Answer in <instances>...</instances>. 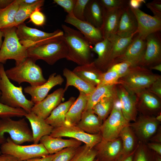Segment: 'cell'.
<instances>
[{
    "label": "cell",
    "mask_w": 161,
    "mask_h": 161,
    "mask_svg": "<svg viewBox=\"0 0 161 161\" xmlns=\"http://www.w3.org/2000/svg\"><path fill=\"white\" fill-rule=\"evenodd\" d=\"M16 27L20 43L27 48L41 42L64 35L63 31L61 30L47 32L27 26L24 23Z\"/></svg>",
    "instance_id": "11"
},
{
    "label": "cell",
    "mask_w": 161,
    "mask_h": 161,
    "mask_svg": "<svg viewBox=\"0 0 161 161\" xmlns=\"http://www.w3.org/2000/svg\"><path fill=\"white\" fill-rule=\"evenodd\" d=\"M119 104L117 100L109 116L103 121L100 131L103 140H110L119 137L122 129L129 124L124 118Z\"/></svg>",
    "instance_id": "9"
},
{
    "label": "cell",
    "mask_w": 161,
    "mask_h": 161,
    "mask_svg": "<svg viewBox=\"0 0 161 161\" xmlns=\"http://www.w3.org/2000/svg\"><path fill=\"white\" fill-rule=\"evenodd\" d=\"M155 154H152L140 142L137 146L133 161H154Z\"/></svg>",
    "instance_id": "40"
},
{
    "label": "cell",
    "mask_w": 161,
    "mask_h": 161,
    "mask_svg": "<svg viewBox=\"0 0 161 161\" xmlns=\"http://www.w3.org/2000/svg\"><path fill=\"white\" fill-rule=\"evenodd\" d=\"M16 30V27H13L1 30L4 40L0 49V63L3 64L8 60L13 59L17 65L28 57L27 48L20 43Z\"/></svg>",
    "instance_id": "5"
},
{
    "label": "cell",
    "mask_w": 161,
    "mask_h": 161,
    "mask_svg": "<svg viewBox=\"0 0 161 161\" xmlns=\"http://www.w3.org/2000/svg\"><path fill=\"white\" fill-rule=\"evenodd\" d=\"M65 92L63 88L56 89L41 101L34 104L31 112L45 120L63 100Z\"/></svg>",
    "instance_id": "17"
},
{
    "label": "cell",
    "mask_w": 161,
    "mask_h": 161,
    "mask_svg": "<svg viewBox=\"0 0 161 161\" xmlns=\"http://www.w3.org/2000/svg\"><path fill=\"white\" fill-rule=\"evenodd\" d=\"M119 137L123 145V154H129L136 148V135L129 125L125 127L121 131Z\"/></svg>",
    "instance_id": "37"
},
{
    "label": "cell",
    "mask_w": 161,
    "mask_h": 161,
    "mask_svg": "<svg viewBox=\"0 0 161 161\" xmlns=\"http://www.w3.org/2000/svg\"><path fill=\"white\" fill-rule=\"evenodd\" d=\"M20 6L30 5L36 2L38 0H18Z\"/></svg>",
    "instance_id": "56"
},
{
    "label": "cell",
    "mask_w": 161,
    "mask_h": 161,
    "mask_svg": "<svg viewBox=\"0 0 161 161\" xmlns=\"http://www.w3.org/2000/svg\"><path fill=\"white\" fill-rule=\"evenodd\" d=\"M0 102L10 107L22 109L27 113L31 112L34 105L27 99L21 86L14 85L7 77L3 64L0 63Z\"/></svg>",
    "instance_id": "3"
},
{
    "label": "cell",
    "mask_w": 161,
    "mask_h": 161,
    "mask_svg": "<svg viewBox=\"0 0 161 161\" xmlns=\"http://www.w3.org/2000/svg\"><path fill=\"white\" fill-rule=\"evenodd\" d=\"M94 161H99L97 159H95Z\"/></svg>",
    "instance_id": "63"
},
{
    "label": "cell",
    "mask_w": 161,
    "mask_h": 161,
    "mask_svg": "<svg viewBox=\"0 0 161 161\" xmlns=\"http://www.w3.org/2000/svg\"><path fill=\"white\" fill-rule=\"evenodd\" d=\"M30 123L34 144H38L43 136L50 135L54 127L48 124L45 120L34 113H27L25 116Z\"/></svg>",
    "instance_id": "27"
},
{
    "label": "cell",
    "mask_w": 161,
    "mask_h": 161,
    "mask_svg": "<svg viewBox=\"0 0 161 161\" xmlns=\"http://www.w3.org/2000/svg\"><path fill=\"white\" fill-rule=\"evenodd\" d=\"M130 8L136 19L137 34L141 37L145 39L149 35L161 31V18L148 14L139 8Z\"/></svg>",
    "instance_id": "14"
},
{
    "label": "cell",
    "mask_w": 161,
    "mask_h": 161,
    "mask_svg": "<svg viewBox=\"0 0 161 161\" xmlns=\"http://www.w3.org/2000/svg\"><path fill=\"white\" fill-rule=\"evenodd\" d=\"M94 148L96 159L99 161H116L122 154L123 145L120 138L110 140H102Z\"/></svg>",
    "instance_id": "15"
},
{
    "label": "cell",
    "mask_w": 161,
    "mask_h": 161,
    "mask_svg": "<svg viewBox=\"0 0 161 161\" xmlns=\"http://www.w3.org/2000/svg\"><path fill=\"white\" fill-rule=\"evenodd\" d=\"M78 147H69L63 149L58 152L53 161H71Z\"/></svg>",
    "instance_id": "44"
},
{
    "label": "cell",
    "mask_w": 161,
    "mask_h": 161,
    "mask_svg": "<svg viewBox=\"0 0 161 161\" xmlns=\"http://www.w3.org/2000/svg\"><path fill=\"white\" fill-rule=\"evenodd\" d=\"M154 161H161V156L155 153Z\"/></svg>",
    "instance_id": "60"
},
{
    "label": "cell",
    "mask_w": 161,
    "mask_h": 161,
    "mask_svg": "<svg viewBox=\"0 0 161 161\" xmlns=\"http://www.w3.org/2000/svg\"><path fill=\"white\" fill-rule=\"evenodd\" d=\"M148 69L151 70H155L161 72V63L149 67Z\"/></svg>",
    "instance_id": "59"
},
{
    "label": "cell",
    "mask_w": 161,
    "mask_h": 161,
    "mask_svg": "<svg viewBox=\"0 0 161 161\" xmlns=\"http://www.w3.org/2000/svg\"><path fill=\"white\" fill-rule=\"evenodd\" d=\"M39 142L43 145L49 154L56 153L67 147H78L82 144L81 141L74 139H65L61 137H52L50 135L43 136Z\"/></svg>",
    "instance_id": "25"
},
{
    "label": "cell",
    "mask_w": 161,
    "mask_h": 161,
    "mask_svg": "<svg viewBox=\"0 0 161 161\" xmlns=\"http://www.w3.org/2000/svg\"><path fill=\"white\" fill-rule=\"evenodd\" d=\"M72 71L83 80L95 87L100 84L104 72L97 68L93 61L87 64L78 65Z\"/></svg>",
    "instance_id": "26"
},
{
    "label": "cell",
    "mask_w": 161,
    "mask_h": 161,
    "mask_svg": "<svg viewBox=\"0 0 161 161\" xmlns=\"http://www.w3.org/2000/svg\"><path fill=\"white\" fill-rule=\"evenodd\" d=\"M64 81L61 75L54 73L49 76L47 81L44 84L37 86H27L24 88V92L31 96V100L35 104L45 98L52 88L61 85Z\"/></svg>",
    "instance_id": "19"
},
{
    "label": "cell",
    "mask_w": 161,
    "mask_h": 161,
    "mask_svg": "<svg viewBox=\"0 0 161 161\" xmlns=\"http://www.w3.org/2000/svg\"><path fill=\"white\" fill-rule=\"evenodd\" d=\"M145 5L152 12L154 16L161 18V0H154L146 3Z\"/></svg>",
    "instance_id": "49"
},
{
    "label": "cell",
    "mask_w": 161,
    "mask_h": 161,
    "mask_svg": "<svg viewBox=\"0 0 161 161\" xmlns=\"http://www.w3.org/2000/svg\"><path fill=\"white\" fill-rule=\"evenodd\" d=\"M111 44L110 40L103 39L92 48V51L97 55V58L93 61L95 66L103 72L106 71V66Z\"/></svg>",
    "instance_id": "34"
},
{
    "label": "cell",
    "mask_w": 161,
    "mask_h": 161,
    "mask_svg": "<svg viewBox=\"0 0 161 161\" xmlns=\"http://www.w3.org/2000/svg\"><path fill=\"white\" fill-rule=\"evenodd\" d=\"M150 149L153 150L155 153L161 155V144L159 143H150L148 144Z\"/></svg>",
    "instance_id": "53"
},
{
    "label": "cell",
    "mask_w": 161,
    "mask_h": 161,
    "mask_svg": "<svg viewBox=\"0 0 161 161\" xmlns=\"http://www.w3.org/2000/svg\"><path fill=\"white\" fill-rule=\"evenodd\" d=\"M117 100V96L104 97L93 106L92 110L100 119L104 121L110 114Z\"/></svg>",
    "instance_id": "36"
},
{
    "label": "cell",
    "mask_w": 161,
    "mask_h": 161,
    "mask_svg": "<svg viewBox=\"0 0 161 161\" xmlns=\"http://www.w3.org/2000/svg\"><path fill=\"white\" fill-rule=\"evenodd\" d=\"M50 135L54 137H65L74 139L84 143L91 148H94L102 140L100 133L89 134L76 126L67 124L54 128Z\"/></svg>",
    "instance_id": "10"
},
{
    "label": "cell",
    "mask_w": 161,
    "mask_h": 161,
    "mask_svg": "<svg viewBox=\"0 0 161 161\" xmlns=\"http://www.w3.org/2000/svg\"><path fill=\"white\" fill-rule=\"evenodd\" d=\"M116 85L96 87L88 95L86 106L85 110L92 109L96 104L104 97L117 96Z\"/></svg>",
    "instance_id": "33"
},
{
    "label": "cell",
    "mask_w": 161,
    "mask_h": 161,
    "mask_svg": "<svg viewBox=\"0 0 161 161\" xmlns=\"http://www.w3.org/2000/svg\"><path fill=\"white\" fill-rule=\"evenodd\" d=\"M136 149V148L133 152L129 154H122L116 161H133L134 154Z\"/></svg>",
    "instance_id": "54"
},
{
    "label": "cell",
    "mask_w": 161,
    "mask_h": 161,
    "mask_svg": "<svg viewBox=\"0 0 161 161\" xmlns=\"http://www.w3.org/2000/svg\"><path fill=\"white\" fill-rule=\"evenodd\" d=\"M63 75L66 79V83L64 89L65 92L68 87L73 86L77 89L79 92L89 95L96 87L83 80L75 75L72 71L67 68L64 69Z\"/></svg>",
    "instance_id": "32"
},
{
    "label": "cell",
    "mask_w": 161,
    "mask_h": 161,
    "mask_svg": "<svg viewBox=\"0 0 161 161\" xmlns=\"http://www.w3.org/2000/svg\"><path fill=\"white\" fill-rule=\"evenodd\" d=\"M156 120L158 122L161 121V113L158 114L156 117H155Z\"/></svg>",
    "instance_id": "62"
},
{
    "label": "cell",
    "mask_w": 161,
    "mask_h": 161,
    "mask_svg": "<svg viewBox=\"0 0 161 161\" xmlns=\"http://www.w3.org/2000/svg\"><path fill=\"white\" fill-rule=\"evenodd\" d=\"M76 1V0H54L53 2L62 7L67 14L72 15Z\"/></svg>",
    "instance_id": "48"
},
{
    "label": "cell",
    "mask_w": 161,
    "mask_h": 161,
    "mask_svg": "<svg viewBox=\"0 0 161 161\" xmlns=\"http://www.w3.org/2000/svg\"><path fill=\"white\" fill-rule=\"evenodd\" d=\"M1 95V92L0 91V96Z\"/></svg>",
    "instance_id": "64"
},
{
    "label": "cell",
    "mask_w": 161,
    "mask_h": 161,
    "mask_svg": "<svg viewBox=\"0 0 161 161\" xmlns=\"http://www.w3.org/2000/svg\"><path fill=\"white\" fill-rule=\"evenodd\" d=\"M0 161H18L14 157L7 154L0 155Z\"/></svg>",
    "instance_id": "55"
},
{
    "label": "cell",
    "mask_w": 161,
    "mask_h": 161,
    "mask_svg": "<svg viewBox=\"0 0 161 161\" xmlns=\"http://www.w3.org/2000/svg\"><path fill=\"white\" fill-rule=\"evenodd\" d=\"M136 17L129 5L124 9L120 18L115 34L121 37H127L137 32Z\"/></svg>",
    "instance_id": "24"
},
{
    "label": "cell",
    "mask_w": 161,
    "mask_h": 161,
    "mask_svg": "<svg viewBox=\"0 0 161 161\" xmlns=\"http://www.w3.org/2000/svg\"><path fill=\"white\" fill-rule=\"evenodd\" d=\"M131 66L129 63L122 61L113 64L107 70L116 72L120 78L124 77L128 73Z\"/></svg>",
    "instance_id": "45"
},
{
    "label": "cell",
    "mask_w": 161,
    "mask_h": 161,
    "mask_svg": "<svg viewBox=\"0 0 161 161\" xmlns=\"http://www.w3.org/2000/svg\"><path fill=\"white\" fill-rule=\"evenodd\" d=\"M103 9L111 10L125 7L129 5L128 0H99Z\"/></svg>",
    "instance_id": "43"
},
{
    "label": "cell",
    "mask_w": 161,
    "mask_h": 161,
    "mask_svg": "<svg viewBox=\"0 0 161 161\" xmlns=\"http://www.w3.org/2000/svg\"><path fill=\"white\" fill-rule=\"evenodd\" d=\"M44 0H38L36 2L31 5L20 6L15 16L13 27H16L24 23L25 20L30 17L36 9L41 8L44 5Z\"/></svg>",
    "instance_id": "38"
},
{
    "label": "cell",
    "mask_w": 161,
    "mask_h": 161,
    "mask_svg": "<svg viewBox=\"0 0 161 161\" xmlns=\"http://www.w3.org/2000/svg\"><path fill=\"white\" fill-rule=\"evenodd\" d=\"M127 6L111 10L103 9V18L100 29L103 39H109L115 34L121 15Z\"/></svg>",
    "instance_id": "23"
},
{
    "label": "cell",
    "mask_w": 161,
    "mask_h": 161,
    "mask_svg": "<svg viewBox=\"0 0 161 161\" xmlns=\"http://www.w3.org/2000/svg\"><path fill=\"white\" fill-rule=\"evenodd\" d=\"M89 0H76L74 6L72 15L77 19L85 21L84 12L86 5Z\"/></svg>",
    "instance_id": "46"
},
{
    "label": "cell",
    "mask_w": 161,
    "mask_h": 161,
    "mask_svg": "<svg viewBox=\"0 0 161 161\" xmlns=\"http://www.w3.org/2000/svg\"><path fill=\"white\" fill-rule=\"evenodd\" d=\"M63 37L68 53L66 59L78 65L89 64L91 61V45L79 31L63 24Z\"/></svg>",
    "instance_id": "1"
},
{
    "label": "cell",
    "mask_w": 161,
    "mask_h": 161,
    "mask_svg": "<svg viewBox=\"0 0 161 161\" xmlns=\"http://www.w3.org/2000/svg\"><path fill=\"white\" fill-rule=\"evenodd\" d=\"M146 3L145 0H129V5L130 7L134 9H138L143 4Z\"/></svg>",
    "instance_id": "52"
},
{
    "label": "cell",
    "mask_w": 161,
    "mask_h": 161,
    "mask_svg": "<svg viewBox=\"0 0 161 161\" xmlns=\"http://www.w3.org/2000/svg\"><path fill=\"white\" fill-rule=\"evenodd\" d=\"M120 78L116 72L107 70L103 73L100 83L98 86L117 85Z\"/></svg>",
    "instance_id": "42"
},
{
    "label": "cell",
    "mask_w": 161,
    "mask_h": 161,
    "mask_svg": "<svg viewBox=\"0 0 161 161\" xmlns=\"http://www.w3.org/2000/svg\"><path fill=\"white\" fill-rule=\"evenodd\" d=\"M104 9L99 0H89L84 12L85 21L100 29L103 22Z\"/></svg>",
    "instance_id": "31"
},
{
    "label": "cell",
    "mask_w": 161,
    "mask_h": 161,
    "mask_svg": "<svg viewBox=\"0 0 161 161\" xmlns=\"http://www.w3.org/2000/svg\"><path fill=\"white\" fill-rule=\"evenodd\" d=\"M137 110L143 115H151L159 112L161 109V99L146 89L134 95Z\"/></svg>",
    "instance_id": "20"
},
{
    "label": "cell",
    "mask_w": 161,
    "mask_h": 161,
    "mask_svg": "<svg viewBox=\"0 0 161 161\" xmlns=\"http://www.w3.org/2000/svg\"><path fill=\"white\" fill-rule=\"evenodd\" d=\"M0 150L2 154L12 156L18 161L43 157L49 154L43 145L40 143L21 145L15 143L9 137L1 145Z\"/></svg>",
    "instance_id": "8"
},
{
    "label": "cell",
    "mask_w": 161,
    "mask_h": 161,
    "mask_svg": "<svg viewBox=\"0 0 161 161\" xmlns=\"http://www.w3.org/2000/svg\"><path fill=\"white\" fill-rule=\"evenodd\" d=\"M160 76L146 68L139 66H131L128 73L119 79L118 84L134 95L148 88Z\"/></svg>",
    "instance_id": "7"
},
{
    "label": "cell",
    "mask_w": 161,
    "mask_h": 161,
    "mask_svg": "<svg viewBox=\"0 0 161 161\" xmlns=\"http://www.w3.org/2000/svg\"><path fill=\"white\" fill-rule=\"evenodd\" d=\"M137 33V32L127 37H121L115 34L108 39L111 42V44L105 72L112 65L114 61L124 53Z\"/></svg>",
    "instance_id": "22"
},
{
    "label": "cell",
    "mask_w": 161,
    "mask_h": 161,
    "mask_svg": "<svg viewBox=\"0 0 161 161\" xmlns=\"http://www.w3.org/2000/svg\"><path fill=\"white\" fill-rule=\"evenodd\" d=\"M57 153L58 152L53 154H49L43 157L33 158L22 161H53Z\"/></svg>",
    "instance_id": "51"
},
{
    "label": "cell",
    "mask_w": 161,
    "mask_h": 161,
    "mask_svg": "<svg viewBox=\"0 0 161 161\" xmlns=\"http://www.w3.org/2000/svg\"><path fill=\"white\" fill-rule=\"evenodd\" d=\"M28 57L35 61L42 60L52 65L59 60L66 58L67 47L63 35L39 42L27 48Z\"/></svg>",
    "instance_id": "2"
},
{
    "label": "cell",
    "mask_w": 161,
    "mask_h": 161,
    "mask_svg": "<svg viewBox=\"0 0 161 161\" xmlns=\"http://www.w3.org/2000/svg\"><path fill=\"white\" fill-rule=\"evenodd\" d=\"M3 37H4L3 32L0 29V48H1L3 43L2 41V38Z\"/></svg>",
    "instance_id": "61"
},
{
    "label": "cell",
    "mask_w": 161,
    "mask_h": 161,
    "mask_svg": "<svg viewBox=\"0 0 161 161\" xmlns=\"http://www.w3.org/2000/svg\"><path fill=\"white\" fill-rule=\"evenodd\" d=\"M36 61L28 57L24 61L9 69L5 70L9 80L19 84L27 82L32 86L41 85L45 83L42 69L35 63Z\"/></svg>",
    "instance_id": "4"
},
{
    "label": "cell",
    "mask_w": 161,
    "mask_h": 161,
    "mask_svg": "<svg viewBox=\"0 0 161 161\" xmlns=\"http://www.w3.org/2000/svg\"><path fill=\"white\" fill-rule=\"evenodd\" d=\"M79 95L70 107L66 116V123L76 126L80 120L83 112L86 106L88 95L79 92Z\"/></svg>",
    "instance_id": "30"
},
{
    "label": "cell",
    "mask_w": 161,
    "mask_h": 161,
    "mask_svg": "<svg viewBox=\"0 0 161 161\" xmlns=\"http://www.w3.org/2000/svg\"><path fill=\"white\" fill-rule=\"evenodd\" d=\"M146 47L145 39L142 38L137 33L124 53L116 59L112 64L123 61L129 63L132 66H139L144 55Z\"/></svg>",
    "instance_id": "13"
},
{
    "label": "cell",
    "mask_w": 161,
    "mask_h": 161,
    "mask_svg": "<svg viewBox=\"0 0 161 161\" xmlns=\"http://www.w3.org/2000/svg\"><path fill=\"white\" fill-rule=\"evenodd\" d=\"M161 133H159L157 134L155 136H154L152 138V141H155L157 143H161Z\"/></svg>",
    "instance_id": "58"
},
{
    "label": "cell",
    "mask_w": 161,
    "mask_h": 161,
    "mask_svg": "<svg viewBox=\"0 0 161 161\" xmlns=\"http://www.w3.org/2000/svg\"><path fill=\"white\" fill-rule=\"evenodd\" d=\"M103 122L92 109H89L84 111L80 120L76 126L86 133L96 134L100 133Z\"/></svg>",
    "instance_id": "28"
},
{
    "label": "cell",
    "mask_w": 161,
    "mask_h": 161,
    "mask_svg": "<svg viewBox=\"0 0 161 161\" xmlns=\"http://www.w3.org/2000/svg\"><path fill=\"white\" fill-rule=\"evenodd\" d=\"M18 0H15L6 7L0 8V29L13 27L15 15L19 8Z\"/></svg>",
    "instance_id": "35"
},
{
    "label": "cell",
    "mask_w": 161,
    "mask_h": 161,
    "mask_svg": "<svg viewBox=\"0 0 161 161\" xmlns=\"http://www.w3.org/2000/svg\"><path fill=\"white\" fill-rule=\"evenodd\" d=\"M13 0H0V8H4L12 3Z\"/></svg>",
    "instance_id": "57"
},
{
    "label": "cell",
    "mask_w": 161,
    "mask_h": 161,
    "mask_svg": "<svg viewBox=\"0 0 161 161\" xmlns=\"http://www.w3.org/2000/svg\"><path fill=\"white\" fill-rule=\"evenodd\" d=\"M65 21L77 28L92 45H94L103 39L100 29L85 21L78 19L73 15L67 14Z\"/></svg>",
    "instance_id": "21"
},
{
    "label": "cell",
    "mask_w": 161,
    "mask_h": 161,
    "mask_svg": "<svg viewBox=\"0 0 161 161\" xmlns=\"http://www.w3.org/2000/svg\"><path fill=\"white\" fill-rule=\"evenodd\" d=\"M75 100V97H71L67 101L60 103L45 120L46 122L54 128L66 125V114Z\"/></svg>",
    "instance_id": "29"
},
{
    "label": "cell",
    "mask_w": 161,
    "mask_h": 161,
    "mask_svg": "<svg viewBox=\"0 0 161 161\" xmlns=\"http://www.w3.org/2000/svg\"><path fill=\"white\" fill-rule=\"evenodd\" d=\"M30 21L34 24L38 26H42L45 22L46 17L41 11V8L36 9L31 13L30 17Z\"/></svg>",
    "instance_id": "47"
},
{
    "label": "cell",
    "mask_w": 161,
    "mask_h": 161,
    "mask_svg": "<svg viewBox=\"0 0 161 161\" xmlns=\"http://www.w3.org/2000/svg\"><path fill=\"white\" fill-rule=\"evenodd\" d=\"M161 99V76L160 75L146 89Z\"/></svg>",
    "instance_id": "50"
},
{
    "label": "cell",
    "mask_w": 161,
    "mask_h": 161,
    "mask_svg": "<svg viewBox=\"0 0 161 161\" xmlns=\"http://www.w3.org/2000/svg\"><path fill=\"white\" fill-rule=\"evenodd\" d=\"M145 40V52L139 66L148 69L161 63L160 31L149 35L146 37Z\"/></svg>",
    "instance_id": "12"
},
{
    "label": "cell",
    "mask_w": 161,
    "mask_h": 161,
    "mask_svg": "<svg viewBox=\"0 0 161 161\" xmlns=\"http://www.w3.org/2000/svg\"><path fill=\"white\" fill-rule=\"evenodd\" d=\"M116 95L124 118L129 123L135 121L137 110L135 95L129 93L120 84L116 85Z\"/></svg>",
    "instance_id": "16"
},
{
    "label": "cell",
    "mask_w": 161,
    "mask_h": 161,
    "mask_svg": "<svg viewBox=\"0 0 161 161\" xmlns=\"http://www.w3.org/2000/svg\"><path fill=\"white\" fill-rule=\"evenodd\" d=\"M96 155L94 148H90L84 144L78 148L71 161H94Z\"/></svg>",
    "instance_id": "39"
},
{
    "label": "cell",
    "mask_w": 161,
    "mask_h": 161,
    "mask_svg": "<svg viewBox=\"0 0 161 161\" xmlns=\"http://www.w3.org/2000/svg\"><path fill=\"white\" fill-rule=\"evenodd\" d=\"M159 123L155 117L143 115L130 125L140 141L145 142L156 133Z\"/></svg>",
    "instance_id": "18"
},
{
    "label": "cell",
    "mask_w": 161,
    "mask_h": 161,
    "mask_svg": "<svg viewBox=\"0 0 161 161\" xmlns=\"http://www.w3.org/2000/svg\"><path fill=\"white\" fill-rule=\"evenodd\" d=\"M5 134L15 143L21 145L26 142H33L31 129L25 118L18 120H12L10 117L0 119V145L6 141Z\"/></svg>",
    "instance_id": "6"
},
{
    "label": "cell",
    "mask_w": 161,
    "mask_h": 161,
    "mask_svg": "<svg viewBox=\"0 0 161 161\" xmlns=\"http://www.w3.org/2000/svg\"><path fill=\"white\" fill-rule=\"evenodd\" d=\"M27 113L22 109L13 108L0 102V118L25 116Z\"/></svg>",
    "instance_id": "41"
}]
</instances>
